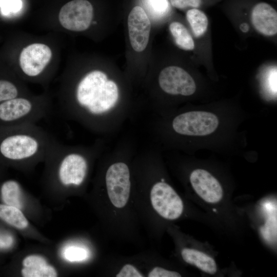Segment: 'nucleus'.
<instances>
[{
  "mask_svg": "<svg viewBox=\"0 0 277 277\" xmlns=\"http://www.w3.org/2000/svg\"><path fill=\"white\" fill-rule=\"evenodd\" d=\"M64 259L70 262H80L87 259L89 252L84 247L77 246H68L63 250Z\"/></svg>",
  "mask_w": 277,
  "mask_h": 277,
  "instance_id": "obj_22",
  "label": "nucleus"
},
{
  "mask_svg": "<svg viewBox=\"0 0 277 277\" xmlns=\"http://www.w3.org/2000/svg\"><path fill=\"white\" fill-rule=\"evenodd\" d=\"M105 179L111 203L116 208H123L128 202L130 191L128 167L122 162L111 165L106 172Z\"/></svg>",
  "mask_w": 277,
  "mask_h": 277,
  "instance_id": "obj_6",
  "label": "nucleus"
},
{
  "mask_svg": "<svg viewBox=\"0 0 277 277\" xmlns=\"http://www.w3.org/2000/svg\"><path fill=\"white\" fill-rule=\"evenodd\" d=\"M170 2L173 7L179 9L197 8L202 4V0H170Z\"/></svg>",
  "mask_w": 277,
  "mask_h": 277,
  "instance_id": "obj_23",
  "label": "nucleus"
},
{
  "mask_svg": "<svg viewBox=\"0 0 277 277\" xmlns=\"http://www.w3.org/2000/svg\"><path fill=\"white\" fill-rule=\"evenodd\" d=\"M55 139L36 124L0 125V161L23 164L45 159Z\"/></svg>",
  "mask_w": 277,
  "mask_h": 277,
  "instance_id": "obj_1",
  "label": "nucleus"
},
{
  "mask_svg": "<svg viewBox=\"0 0 277 277\" xmlns=\"http://www.w3.org/2000/svg\"><path fill=\"white\" fill-rule=\"evenodd\" d=\"M152 206L162 217L173 220L178 219L184 209L183 201L168 184L161 182L155 184L150 192Z\"/></svg>",
  "mask_w": 277,
  "mask_h": 277,
  "instance_id": "obj_7",
  "label": "nucleus"
},
{
  "mask_svg": "<svg viewBox=\"0 0 277 277\" xmlns=\"http://www.w3.org/2000/svg\"><path fill=\"white\" fill-rule=\"evenodd\" d=\"M143 8L149 17L153 20L162 18L169 11L168 0H141Z\"/></svg>",
  "mask_w": 277,
  "mask_h": 277,
  "instance_id": "obj_20",
  "label": "nucleus"
},
{
  "mask_svg": "<svg viewBox=\"0 0 277 277\" xmlns=\"http://www.w3.org/2000/svg\"><path fill=\"white\" fill-rule=\"evenodd\" d=\"M181 255L186 263L195 266L205 272L214 274L217 271V266L214 259L202 251L185 248L182 250Z\"/></svg>",
  "mask_w": 277,
  "mask_h": 277,
  "instance_id": "obj_15",
  "label": "nucleus"
},
{
  "mask_svg": "<svg viewBox=\"0 0 277 277\" xmlns=\"http://www.w3.org/2000/svg\"><path fill=\"white\" fill-rule=\"evenodd\" d=\"M169 30L176 44L181 49L191 50L194 48L193 39L187 28L181 23L173 22L169 25Z\"/></svg>",
  "mask_w": 277,
  "mask_h": 277,
  "instance_id": "obj_18",
  "label": "nucleus"
},
{
  "mask_svg": "<svg viewBox=\"0 0 277 277\" xmlns=\"http://www.w3.org/2000/svg\"><path fill=\"white\" fill-rule=\"evenodd\" d=\"M45 159L56 165V177L62 186H78L84 182L88 163L86 158L77 150L55 139Z\"/></svg>",
  "mask_w": 277,
  "mask_h": 277,
  "instance_id": "obj_3",
  "label": "nucleus"
},
{
  "mask_svg": "<svg viewBox=\"0 0 277 277\" xmlns=\"http://www.w3.org/2000/svg\"><path fill=\"white\" fill-rule=\"evenodd\" d=\"M21 273L24 277H55V269L49 265L45 258L38 255H30L23 261Z\"/></svg>",
  "mask_w": 277,
  "mask_h": 277,
  "instance_id": "obj_14",
  "label": "nucleus"
},
{
  "mask_svg": "<svg viewBox=\"0 0 277 277\" xmlns=\"http://www.w3.org/2000/svg\"><path fill=\"white\" fill-rule=\"evenodd\" d=\"M13 243L14 239L10 233L0 231V250L10 248Z\"/></svg>",
  "mask_w": 277,
  "mask_h": 277,
  "instance_id": "obj_26",
  "label": "nucleus"
},
{
  "mask_svg": "<svg viewBox=\"0 0 277 277\" xmlns=\"http://www.w3.org/2000/svg\"><path fill=\"white\" fill-rule=\"evenodd\" d=\"M219 119L213 113L193 111L177 115L172 127L177 133L189 136H204L213 133L219 126Z\"/></svg>",
  "mask_w": 277,
  "mask_h": 277,
  "instance_id": "obj_5",
  "label": "nucleus"
},
{
  "mask_svg": "<svg viewBox=\"0 0 277 277\" xmlns=\"http://www.w3.org/2000/svg\"><path fill=\"white\" fill-rule=\"evenodd\" d=\"M240 29L243 32H247L249 29V26L247 24L243 23L241 25Z\"/></svg>",
  "mask_w": 277,
  "mask_h": 277,
  "instance_id": "obj_27",
  "label": "nucleus"
},
{
  "mask_svg": "<svg viewBox=\"0 0 277 277\" xmlns=\"http://www.w3.org/2000/svg\"><path fill=\"white\" fill-rule=\"evenodd\" d=\"M118 98L116 84L108 80L106 74L99 70L87 73L76 89V104L93 115L108 111L114 106Z\"/></svg>",
  "mask_w": 277,
  "mask_h": 277,
  "instance_id": "obj_2",
  "label": "nucleus"
},
{
  "mask_svg": "<svg viewBox=\"0 0 277 277\" xmlns=\"http://www.w3.org/2000/svg\"><path fill=\"white\" fill-rule=\"evenodd\" d=\"M190 181L195 192L206 202L216 203L222 200V187L208 171L202 169L194 170L190 175Z\"/></svg>",
  "mask_w": 277,
  "mask_h": 277,
  "instance_id": "obj_12",
  "label": "nucleus"
},
{
  "mask_svg": "<svg viewBox=\"0 0 277 277\" xmlns=\"http://www.w3.org/2000/svg\"><path fill=\"white\" fill-rule=\"evenodd\" d=\"M159 82L162 89L172 95L189 96L196 90V85L191 75L177 66H169L160 73Z\"/></svg>",
  "mask_w": 277,
  "mask_h": 277,
  "instance_id": "obj_9",
  "label": "nucleus"
},
{
  "mask_svg": "<svg viewBox=\"0 0 277 277\" xmlns=\"http://www.w3.org/2000/svg\"><path fill=\"white\" fill-rule=\"evenodd\" d=\"M0 219L8 224L20 229H25L28 221L20 209L0 204Z\"/></svg>",
  "mask_w": 277,
  "mask_h": 277,
  "instance_id": "obj_17",
  "label": "nucleus"
},
{
  "mask_svg": "<svg viewBox=\"0 0 277 277\" xmlns=\"http://www.w3.org/2000/svg\"><path fill=\"white\" fill-rule=\"evenodd\" d=\"M52 57V51L46 45L30 44L22 50L19 56V65L25 75L35 77L42 74Z\"/></svg>",
  "mask_w": 277,
  "mask_h": 277,
  "instance_id": "obj_10",
  "label": "nucleus"
},
{
  "mask_svg": "<svg viewBox=\"0 0 277 277\" xmlns=\"http://www.w3.org/2000/svg\"><path fill=\"white\" fill-rule=\"evenodd\" d=\"M20 88L10 80L0 78V103L20 96Z\"/></svg>",
  "mask_w": 277,
  "mask_h": 277,
  "instance_id": "obj_21",
  "label": "nucleus"
},
{
  "mask_svg": "<svg viewBox=\"0 0 277 277\" xmlns=\"http://www.w3.org/2000/svg\"><path fill=\"white\" fill-rule=\"evenodd\" d=\"M0 192L5 205L20 209L22 208V189L17 181L9 180L4 182L1 185Z\"/></svg>",
  "mask_w": 277,
  "mask_h": 277,
  "instance_id": "obj_16",
  "label": "nucleus"
},
{
  "mask_svg": "<svg viewBox=\"0 0 277 277\" xmlns=\"http://www.w3.org/2000/svg\"><path fill=\"white\" fill-rule=\"evenodd\" d=\"M149 277H180L181 275L174 271H170L164 268L155 267L148 273Z\"/></svg>",
  "mask_w": 277,
  "mask_h": 277,
  "instance_id": "obj_24",
  "label": "nucleus"
},
{
  "mask_svg": "<svg viewBox=\"0 0 277 277\" xmlns=\"http://www.w3.org/2000/svg\"><path fill=\"white\" fill-rule=\"evenodd\" d=\"M128 28L133 50L136 52L144 51L149 42L151 23L142 7L136 6L131 9L128 17Z\"/></svg>",
  "mask_w": 277,
  "mask_h": 277,
  "instance_id": "obj_11",
  "label": "nucleus"
},
{
  "mask_svg": "<svg viewBox=\"0 0 277 277\" xmlns=\"http://www.w3.org/2000/svg\"><path fill=\"white\" fill-rule=\"evenodd\" d=\"M51 110L44 98L18 96L0 103V125L36 124Z\"/></svg>",
  "mask_w": 277,
  "mask_h": 277,
  "instance_id": "obj_4",
  "label": "nucleus"
},
{
  "mask_svg": "<svg viewBox=\"0 0 277 277\" xmlns=\"http://www.w3.org/2000/svg\"><path fill=\"white\" fill-rule=\"evenodd\" d=\"M186 17L195 36H201L206 32L208 20L203 11L197 8L190 9L186 13Z\"/></svg>",
  "mask_w": 277,
  "mask_h": 277,
  "instance_id": "obj_19",
  "label": "nucleus"
},
{
  "mask_svg": "<svg viewBox=\"0 0 277 277\" xmlns=\"http://www.w3.org/2000/svg\"><path fill=\"white\" fill-rule=\"evenodd\" d=\"M251 18L255 29L261 33L272 36L277 33V12L269 4L260 3L252 9Z\"/></svg>",
  "mask_w": 277,
  "mask_h": 277,
  "instance_id": "obj_13",
  "label": "nucleus"
},
{
  "mask_svg": "<svg viewBox=\"0 0 277 277\" xmlns=\"http://www.w3.org/2000/svg\"><path fill=\"white\" fill-rule=\"evenodd\" d=\"M93 6L88 0H72L61 9L58 19L66 29L82 31L87 29L93 16Z\"/></svg>",
  "mask_w": 277,
  "mask_h": 277,
  "instance_id": "obj_8",
  "label": "nucleus"
},
{
  "mask_svg": "<svg viewBox=\"0 0 277 277\" xmlns=\"http://www.w3.org/2000/svg\"><path fill=\"white\" fill-rule=\"evenodd\" d=\"M117 277H142L143 274L133 265L126 264L116 275Z\"/></svg>",
  "mask_w": 277,
  "mask_h": 277,
  "instance_id": "obj_25",
  "label": "nucleus"
}]
</instances>
